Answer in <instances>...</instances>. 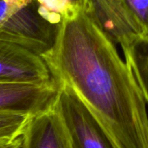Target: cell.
Listing matches in <instances>:
<instances>
[{
	"mask_svg": "<svg viewBox=\"0 0 148 148\" xmlns=\"http://www.w3.org/2000/svg\"><path fill=\"white\" fill-rule=\"evenodd\" d=\"M123 52L144 100L148 104V41L141 38Z\"/></svg>",
	"mask_w": 148,
	"mask_h": 148,
	"instance_id": "cell-9",
	"label": "cell"
},
{
	"mask_svg": "<svg viewBox=\"0 0 148 148\" xmlns=\"http://www.w3.org/2000/svg\"><path fill=\"white\" fill-rule=\"evenodd\" d=\"M0 83L48 85L56 82L41 55L0 39Z\"/></svg>",
	"mask_w": 148,
	"mask_h": 148,
	"instance_id": "cell-5",
	"label": "cell"
},
{
	"mask_svg": "<svg viewBox=\"0 0 148 148\" xmlns=\"http://www.w3.org/2000/svg\"><path fill=\"white\" fill-rule=\"evenodd\" d=\"M22 138L23 148H74L54 107L32 115Z\"/></svg>",
	"mask_w": 148,
	"mask_h": 148,
	"instance_id": "cell-7",
	"label": "cell"
},
{
	"mask_svg": "<svg viewBox=\"0 0 148 148\" xmlns=\"http://www.w3.org/2000/svg\"><path fill=\"white\" fill-rule=\"evenodd\" d=\"M18 140V139H17ZM17 140H16L13 142H5V141H0V148H9L10 147H11Z\"/></svg>",
	"mask_w": 148,
	"mask_h": 148,
	"instance_id": "cell-14",
	"label": "cell"
},
{
	"mask_svg": "<svg viewBox=\"0 0 148 148\" xmlns=\"http://www.w3.org/2000/svg\"><path fill=\"white\" fill-rule=\"evenodd\" d=\"M58 25L44 20L35 0L25 6L9 4L0 0V39L23 46L42 55L53 46Z\"/></svg>",
	"mask_w": 148,
	"mask_h": 148,
	"instance_id": "cell-2",
	"label": "cell"
},
{
	"mask_svg": "<svg viewBox=\"0 0 148 148\" xmlns=\"http://www.w3.org/2000/svg\"><path fill=\"white\" fill-rule=\"evenodd\" d=\"M35 3L44 20L59 25L62 21L85 11L88 0H35Z\"/></svg>",
	"mask_w": 148,
	"mask_h": 148,
	"instance_id": "cell-8",
	"label": "cell"
},
{
	"mask_svg": "<svg viewBox=\"0 0 148 148\" xmlns=\"http://www.w3.org/2000/svg\"><path fill=\"white\" fill-rule=\"evenodd\" d=\"M57 92V83H0V111L35 115L53 107Z\"/></svg>",
	"mask_w": 148,
	"mask_h": 148,
	"instance_id": "cell-6",
	"label": "cell"
},
{
	"mask_svg": "<svg viewBox=\"0 0 148 148\" xmlns=\"http://www.w3.org/2000/svg\"><path fill=\"white\" fill-rule=\"evenodd\" d=\"M9 148H23V138H22V136Z\"/></svg>",
	"mask_w": 148,
	"mask_h": 148,
	"instance_id": "cell-13",
	"label": "cell"
},
{
	"mask_svg": "<svg viewBox=\"0 0 148 148\" xmlns=\"http://www.w3.org/2000/svg\"><path fill=\"white\" fill-rule=\"evenodd\" d=\"M84 12L123 51L143 38V30L124 0H88Z\"/></svg>",
	"mask_w": 148,
	"mask_h": 148,
	"instance_id": "cell-4",
	"label": "cell"
},
{
	"mask_svg": "<svg viewBox=\"0 0 148 148\" xmlns=\"http://www.w3.org/2000/svg\"><path fill=\"white\" fill-rule=\"evenodd\" d=\"M31 116L24 113L0 111V141L13 142L19 139Z\"/></svg>",
	"mask_w": 148,
	"mask_h": 148,
	"instance_id": "cell-10",
	"label": "cell"
},
{
	"mask_svg": "<svg viewBox=\"0 0 148 148\" xmlns=\"http://www.w3.org/2000/svg\"><path fill=\"white\" fill-rule=\"evenodd\" d=\"M3 1L9 4L16 5V6H25L34 2V0H3Z\"/></svg>",
	"mask_w": 148,
	"mask_h": 148,
	"instance_id": "cell-12",
	"label": "cell"
},
{
	"mask_svg": "<svg viewBox=\"0 0 148 148\" xmlns=\"http://www.w3.org/2000/svg\"><path fill=\"white\" fill-rule=\"evenodd\" d=\"M56 82L69 86L118 148H148L146 101L115 44L84 11L62 21L42 55Z\"/></svg>",
	"mask_w": 148,
	"mask_h": 148,
	"instance_id": "cell-1",
	"label": "cell"
},
{
	"mask_svg": "<svg viewBox=\"0 0 148 148\" xmlns=\"http://www.w3.org/2000/svg\"><path fill=\"white\" fill-rule=\"evenodd\" d=\"M143 30V38L148 41V0H124Z\"/></svg>",
	"mask_w": 148,
	"mask_h": 148,
	"instance_id": "cell-11",
	"label": "cell"
},
{
	"mask_svg": "<svg viewBox=\"0 0 148 148\" xmlns=\"http://www.w3.org/2000/svg\"><path fill=\"white\" fill-rule=\"evenodd\" d=\"M53 105L62 119L74 148H118L113 139L76 94L58 83Z\"/></svg>",
	"mask_w": 148,
	"mask_h": 148,
	"instance_id": "cell-3",
	"label": "cell"
}]
</instances>
